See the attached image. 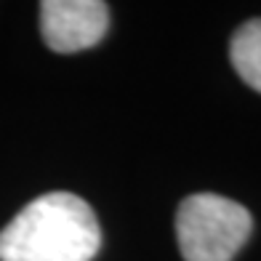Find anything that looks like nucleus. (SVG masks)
<instances>
[{"label": "nucleus", "instance_id": "nucleus-1", "mask_svg": "<svg viewBox=\"0 0 261 261\" xmlns=\"http://www.w3.org/2000/svg\"><path fill=\"white\" fill-rule=\"evenodd\" d=\"M96 213L72 192L27 203L0 232V261H91L99 253Z\"/></svg>", "mask_w": 261, "mask_h": 261}, {"label": "nucleus", "instance_id": "nucleus-2", "mask_svg": "<svg viewBox=\"0 0 261 261\" xmlns=\"http://www.w3.org/2000/svg\"><path fill=\"white\" fill-rule=\"evenodd\" d=\"M253 219L229 197L189 195L176 211V240L184 261H232L251 237Z\"/></svg>", "mask_w": 261, "mask_h": 261}, {"label": "nucleus", "instance_id": "nucleus-3", "mask_svg": "<svg viewBox=\"0 0 261 261\" xmlns=\"http://www.w3.org/2000/svg\"><path fill=\"white\" fill-rule=\"evenodd\" d=\"M110 30V6L101 0H45L40 3L43 40L56 54L93 48Z\"/></svg>", "mask_w": 261, "mask_h": 261}, {"label": "nucleus", "instance_id": "nucleus-4", "mask_svg": "<svg viewBox=\"0 0 261 261\" xmlns=\"http://www.w3.org/2000/svg\"><path fill=\"white\" fill-rule=\"evenodd\" d=\"M229 59L248 86L261 93V19H251L232 35Z\"/></svg>", "mask_w": 261, "mask_h": 261}]
</instances>
